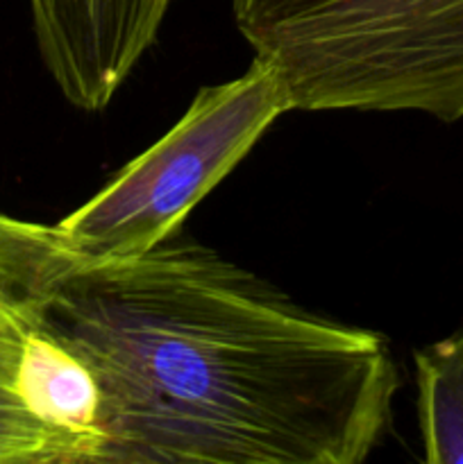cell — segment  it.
Masks as SVG:
<instances>
[{
    "label": "cell",
    "instance_id": "1",
    "mask_svg": "<svg viewBox=\"0 0 463 464\" xmlns=\"http://www.w3.org/2000/svg\"><path fill=\"white\" fill-rule=\"evenodd\" d=\"M0 285L100 388L95 464H359L399 390L389 340L213 249L94 258L0 213Z\"/></svg>",
    "mask_w": 463,
    "mask_h": 464
},
{
    "label": "cell",
    "instance_id": "2",
    "mask_svg": "<svg viewBox=\"0 0 463 464\" xmlns=\"http://www.w3.org/2000/svg\"><path fill=\"white\" fill-rule=\"evenodd\" d=\"M291 111L463 118V0H232Z\"/></svg>",
    "mask_w": 463,
    "mask_h": 464
},
{
    "label": "cell",
    "instance_id": "3",
    "mask_svg": "<svg viewBox=\"0 0 463 464\" xmlns=\"http://www.w3.org/2000/svg\"><path fill=\"white\" fill-rule=\"evenodd\" d=\"M291 111L275 72L252 59L243 75L195 93L184 116L104 188L57 222L54 234L94 258H125L172 238L186 216Z\"/></svg>",
    "mask_w": 463,
    "mask_h": 464
},
{
    "label": "cell",
    "instance_id": "4",
    "mask_svg": "<svg viewBox=\"0 0 463 464\" xmlns=\"http://www.w3.org/2000/svg\"><path fill=\"white\" fill-rule=\"evenodd\" d=\"M41 59L73 107L103 111L157 39L172 0H27Z\"/></svg>",
    "mask_w": 463,
    "mask_h": 464
},
{
    "label": "cell",
    "instance_id": "5",
    "mask_svg": "<svg viewBox=\"0 0 463 464\" xmlns=\"http://www.w3.org/2000/svg\"><path fill=\"white\" fill-rule=\"evenodd\" d=\"M21 392L36 420L71 444L75 464H95L103 444L98 381L71 347L36 326L30 317L21 362Z\"/></svg>",
    "mask_w": 463,
    "mask_h": 464
},
{
    "label": "cell",
    "instance_id": "6",
    "mask_svg": "<svg viewBox=\"0 0 463 464\" xmlns=\"http://www.w3.org/2000/svg\"><path fill=\"white\" fill-rule=\"evenodd\" d=\"M27 317L0 285V464H75L66 440L27 408L21 392V362Z\"/></svg>",
    "mask_w": 463,
    "mask_h": 464
},
{
    "label": "cell",
    "instance_id": "7",
    "mask_svg": "<svg viewBox=\"0 0 463 464\" xmlns=\"http://www.w3.org/2000/svg\"><path fill=\"white\" fill-rule=\"evenodd\" d=\"M418 420L427 464H463V331L416 352Z\"/></svg>",
    "mask_w": 463,
    "mask_h": 464
}]
</instances>
